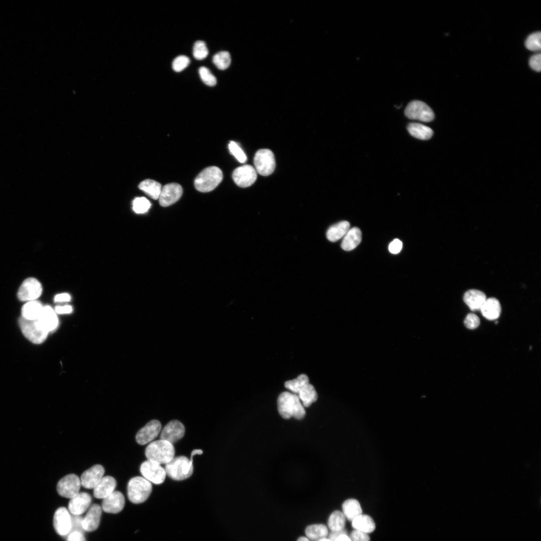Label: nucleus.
<instances>
[{
	"label": "nucleus",
	"mask_w": 541,
	"mask_h": 541,
	"mask_svg": "<svg viewBox=\"0 0 541 541\" xmlns=\"http://www.w3.org/2000/svg\"><path fill=\"white\" fill-rule=\"evenodd\" d=\"M201 449H194L191 452L190 459L185 456L174 457L165 464L166 474L175 480H182L189 478L193 473V457L194 455L202 454Z\"/></svg>",
	"instance_id": "obj_1"
},
{
	"label": "nucleus",
	"mask_w": 541,
	"mask_h": 541,
	"mask_svg": "<svg viewBox=\"0 0 541 541\" xmlns=\"http://www.w3.org/2000/svg\"><path fill=\"white\" fill-rule=\"evenodd\" d=\"M285 387L299 397L305 407H309L318 398L314 387L309 383L306 374H301L293 380L286 382Z\"/></svg>",
	"instance_id": "obj_2"
},
{
	"label": "nucleus",
	"mask_w": 541,
	"mask_h": 541,
	"mask_svg": "<svg viewBox=\"0 0 541 541\" xmlns=\"http://www.w3.org/2000/svg\"><path fill=\"white\" fill-rule=\"evenodd\" d=\"M277 403L278 411L285 419L293 417L302 419L305 415V408L298 396L295 394L287 391L282 393L278 397Z\"/></svg>",
	"instance_id": "obj_3"
},
{
	"label": "nucleus",
	"mask_w": 541,
	"mask_h": 541,
	"mask_svg": "<svg viewBox=\"0 0 541 541\" xmlns=\"http://www.w3.org/2000/svg\"><path fill=\"white\" fill-rule=\"evenodd\" d=\"M145 454L148 460L156 462L160 464H167L174 457L175 448L173 444L159 439L151 442L145 450Z\"/></svg>",
	"instance_id": "obj_4"
},
{
	"label": "nucleus",
	"mask_w": 541,
	"mask_h": 541,
	"mask_svg": "<svg viewBox=\"0 0 541 541\" xmlns=\"http://www.w3.org/2000/svg\"><path fill=\"white\" fill-rule=\"evenodd\" d=\"M222 179L223 174L220 168L216 166L208 167L196 176L194 186L200 192H209L216 187Z\"/></svg>",
	"instance_id": "obj_5"
},
{
	"label": "nucleus",
	"mask_w": 541,
	"mask_h": 541,
	"mask_svg": "<svg viewBox=\"0 0 541 541\" xmlns=\"http://www.w3.org/2000/svg\"><path fill=\"white\" fill-rule=\"evenodd\" d=\"M152 486L145 478L136 476L132 478L127 485L129 499L133 503H140L146 501L150 496Z\"/></svg>",
	"instance_id": "obj_6"
},
{
	"label": "nucleus",
	"mask_w": 541,
	"mask_h": 541,
	"mask_svg": "<svg viewBox=\"0 0 541 541\" xmlns=\"http://www.w3.org/2000/svg\"><path fill=\"white\" fill-rule=\"evenodd\" d=\"M19 323L25 337L34 344H40L47 339L49 333L44 329L37 320H30L21 317Z\"/></svg>",
	"instance_id": "obj_7"
},
{
	"label": "nucleus",
	"mask_w": 541,
	"mask_h": 541,
	"mask_svg": "<svg viewBox=\"0 0 541 541\" xmlns=\"http://www.w3.org/2000/svg\"><path fill=\"white\" fill-rule=\"evenodd\" d=\"M406 116L412 120H416L425 122L432 121L434 114L431 108L424 102L414 100L410 102L405 110Z\"/></svg>",
	"instance_id": "obj_8"
},
{
	"label": "nucleus",
	"mask_w": 541,
	"mask_h": 541,
	"mask_svg": "<svg viewBox=\"0 0 541 541\" xmlns=\"http://www.w3.org/2000/svg\"><path fill=\"white\" fill-rule=\"evenodd\" d=\"M254 165L257 173L262 176L271 174L276 167L274 153L268 149L258 150L254 157Z\"/></svg>",
	"instance_id": "obj_9"
},
{
	"label": "nucleus",
	"mask_w": 541,
	"mask_h": 541,
	"mask_svg": "<svg viewBox=\"0 0 541 541\" xmlns=\"http://www.w3.org/2000/svg\"><path fill=\"white\" fill-rule=\"evenodd\" d=\"M42 292L43 287L39 281L35 278L29 277L21 284L17 296L19 300L27 302L37 300Z\"/></svg>",
	"instance_id": "obj_10"
},
{
	"label": "nucleus",
	"mask_w": 541,
	"mask_h": 541,
	"mask_svg": "<svg viewBox=\"0 0 541 541\" xmlns=\"http://www.w3.org/2000/svg\"><path fill=\"white\" fill-rule=\"evenodd\" d=\"M140 471L144 478L156 484L163 483L166 475L165 468L161 464L149 460L141 464Z\"/></svg>",
	"instance_id": "obj_11"
},
{
	"label": "nucleus",
	"mask_w": 541,
	"mask_h": 541,
	"mask_svg": "<svg viewBox=\"0 0 541 541\" xmlns=\"http://www.w3.org/2000/svg\"><path fill=\"white\" fill-rule=\"evenodd\" d=\"M81 485L79 477L75 474H70L59 480L57 490L61 496L72 498L79 492Z\"/></svg>",
	"instance_id": "obj_12"
},
{
	"label": "nucleus",
	"mask_w": 541,
	"mask_h": 541,
	"mask_svg": "<svg viewBox=\"0 0 541 541\" xmlns=\"http://www.w3.org/2000/svg\"><path fill=\"white\" fill-rule=\"evenodd\" d=\"M232 178L238 186L249 187L255 181L257 178V172L251 165H244L236 168L233 171Z\"/></svg>",
	"instance_id": "obj_13"
},
{
	"label": "nucleus",
	"mask_w": 541,
	"mask_h": 541,
	"mask_svg": "<svg viewBox=\"0 0 541 541\" xmlns=\"http://www.w3.org/2000/svg\"><path fill=\"white\" fill-rule=\"evenodd\" d=\"M182 192V188L178 183L166 184L162 188L158 198L160 205L167 207L173 204L180 199Z\"/></svg>",
	"instance_id": "obj_14"
},
{
	"label": "nucleus",
	"mask_w": 541,
	"mask_h": 541,
	"mask_svg": "<svg viewBox=\"0 0 541 541\" xmlns=\"http://www.w3.org/2000/svg\"><path fill=\"white\" fill-rule=\"evenodd\" d=\"M53 525L56 532L62 536H67L72 528V517L65 507L59 508L53 518Z\"/></svg>",
	"instance_id": "obj_15"
},
{
	"label": "nucleus",
	"mask_w": 541,
	"mask_h": 541,
	"mask_svg": "<svg viewBox=\"0 0 541 541\" xmlns=\"http://www.w3.org/2000/svg\"><path fill=\"white\" fill-rule=\"evenodd\" d=\"M161 427V424L158 420H151L138 431L136 435L137 442L142 445L150 442L157 437Z\"/></svg>",
	"instance_id": "obj_16"
},
{
	"label": "nucleus",
	"mask_w": 541,
	"mask_h": 541,
	"mask_svg": "<svg viewBox=\"0 0 541 541\" xmlns=\"http://www.w3.org/2000/svg\"><path fill=\"white\" fill-rule=\"evenodd\" d=\"M185 434L184 425L177 420L168 422L162 430L160 439L165 440L173 444L181 439Z\"/></svg>",
	"instance_id": "obj_17"
},
{
	"label": "nucleus",
	"mask_w": 541,
	"mask_h": 541,
	"mask_svg": "<svg viewBox=\"0 0 541 541\" xmlns=\"http://www.w3.org/2000/svg\"><path fill=\"white\" fill-rule=\"evenodd\" d=\"M104 472L105 469L101 465H93L81 475V485L87 489L94 488L103 477Z\"/></svg>",
	"instance_id": "obj_18"
},
{
	"label": "nucleus",
	"mask_w": 541,
	"mask_h": 541,
	"mask_svg": "<svg viewBox=\"0 0 541 541\" xmlns=\"http://www.w3.org/2000/svg\"><path fill=\"white\" fill-rule=\"evenodd\" d=\"M91 501L89 494L85 492H79L71 498L68 504L69 510L73 515H80L88 508Z\"/></svg>",
	"instance_id": "obj_19"
},
{
	"label": "nucleus",
	"mask_w": 541,
	"mask_h": 541,
	"mask_svg": "<svg viewBox=\"0 0 541 541\" xmlns=\"http://www.w3.org/2000/svg\"><path fill=\"white\" fill-rule=\"evenodd\" d=\"M125 504V498L123 494L118 491H114L103 499L102 508L107 513H117L120 512Z\"/></svg>",
	"instance_id": "obj_20"
},
{
	"label": "nucleus",
	"mask_w": 541,
	"mask_h": 541,
	"mask_svg": "<svg viewBox=\"0 0 541 541\" xmlns=\"http://www.w3.org/2000/svg\"><path fill=\"white\" fill-rule=\"evenodd\" d=\"M102 509L98 504H93L89 508L85 517L83 519L82 525L86 531H93L98 527L101 519Z\"/></svg>",
	"instance_id": "obj_21"
},
{
	"label": "nucleus",
	"mask_w": 541,
	"mask_h": 541,
	"mask_svg": "<svg viewBox=\"0 0 541 541\" xmlns=\"http://www.w3.org/2000/svg\"><path fill=\"white\" fill-rule=\"evenodd\" d=\"M37 321L41 326L48 333L55 330L59 324L57 313L50 306L43 307Z\"/></svg>",
	"instance_id": "obj_22"
},
{
	"label": "nucleus",
	"mask_w": 541,
	"mask_h": 541,
	"mask_svg": "<svg viewBox=\"0 0 541 541\" xmlns=\"http://www.w3.org/2000/svg\"><path fill=\"white\" fill-rule=\"evenodd\" d=\"M117 482L115 479L111 476H103L94 489V496L97 498L106 497L115 489Z\"/></svg>",
	"instance_id": "obj_23"
},
{
	"label": "nucleus",
	"mask_w": 541,
	"mask_h": 541,
	"mask_svg": "<svg viewBox=\"0 0 541 541\" xmlns=\"http://www.w3.org/2000/svg\"><path fill=\"white\" fill-rule=\"evenodd\" d=\"M483 316L489 320L497 319L501 313V306L498 300L494 298L486 299L480 309Z\"/></svg>",
	"instance_id": "obj_24"
},
{
	"label": "nucleus",
	"mask_w": 541,
	"mask_h": 541,
	"mask_svg": "<svg viewBox=\"0 0 541 541\" xmlns=\"http://www.w3.org/2000/svg\"><path fill=\"white\" fill-rule=\"evenodd\" d=\"M486 299L485 294L477 290H469L464 295L463 300L471 311L480 310Z\"/></svg>",
	"instance_id": "obj_25"
},
{
	"label": "nucleus",
	"mask_w": 541,
	"mask_h": 541,
	"mask_svg": "<svg viewBox=\"0 0 541 541\" xmlns=\"http://www.w3.org/2000/svg\"><path fill=\"white\" fill-rule=\"evenodd\" d=\"M361 239L362 233L360 229L358 227H353L349 229L343 237L341 247L345 250H351L359 244Z\"/></svg>",
	"instance_id": "obj_26"
},
{
	"label": "nucleus",
	"mask_w": 541,
	"mask_h": 541,
	"mask_svg": "<svg viewBox=\"0 0 541 541\" xmlns=\"http://www.w3.org/2000/svg\"><path fill=\"white\" fill-rule=\"evenodd\" d=\"M43 307L37 300L27 302L22 308V317L30 320H37Z\"/></svg>",
	"instance_id": "obj_27"
},
{
	"label": "nucleus",
	"mask_w": 541,
	"mask_h": 541,
	"mask_svg": "<svg viewBox=\"0 0 541 541\" xmlns=\"http://www.w3.org/2000/svg\"><path fill=\"white\" fill-rule=\"evenodd\" d=\"M352 526L355 529L368 533L375 530L376 525L370 516L361 514L352 521Z\"/></svg>",
	"instance_id": "obj_28"
},
{
	"label": "nucleus",
	"mask_w": 541,
	"mask_h": 541,
	"mask_svg": "<svg viewBox=\"0 0 541 541\" xmlns=\"http://www.w3.org/2000/svg\"><path fill=\"white\" fill-rule=\"evenodd\" d=\"M350 223L347 221H342L332 225L328 229L326 236L329 240L336 241L343 237L350 229Z\"/></svg>",
	"instance_id": "obj_29"
},
{
	"label": "nucleus",
	"mask_w": 541,
	"mask_h": 541,
	"mask_svg": "<svg viewBox=\"0 0 541 541\" xmlns=\"http://www.w3.org/2000/svg\"><path fill=\"white\" fill-rule=\"evenodd\" d=\"M407 129L411 136L420 140L429 139L433 134V130L430 127L418 123L409 124Z\"/></svg>",
	"instance_id": "obj_30"
},
{
	"label": "nucleus",
	"mask_w": 541,
	"mask_h": 541,
	"mask_svg": "<svg viewBox=\"0 0 541 541\" xmlns=\"http://www.w3.org/2000/svg\"><path fill=\"white\" fill-rule=\"evenodd\" d=\"M343 513L349 521H352L362 514V509L359 501L355 499H349L342 504Z\"/></svg>",
	"instance_id": "obj_31"
},
{
	"label": "nucleus",
	"mask_w": 541,
	"mask_h": 541,
	"mask_svg": "<svg viewBox=\"0 0 541 541\" xmlns=\"http://www.w3.org/2000/svg\"><path fill=\"white\" fill-rule=\"evenodd\" d=\"M139 188L154 200L159 198L162 189L161 184L152 179H146L139 184Z\"/></svg>",
	"instance_id": "obj_32"
},
{
	"label": "nucleus",
	"mask_w": 541,
	"mask_h": 541,
	"mask_svg": "<svg viewBox=\"0 0 541 541\" xmlns=\"http://www.w3.org/2000/svg\"><path fill=\"white\" fill-rule=\"evenodd\" d=\"M305 533L311 541H318L327 538L328 529L324 524H315L308 526L305 529Z\"/></svg>",
	"instance_id": "obj_33"
},
{
	"label": "nucleus",
	"mask_w": 541,
	"mask_h": 541,
	"mask_svg": "<svg viewBox=\"0 0 541 541\" xmlns=\"http://www.w3.org/2000/svg\"><path fill=\"white\" fill-rule=\"evenodd\" d=\"M346 517L342 512L336 510L332 512L328 519V525L331 531H339L344 529Z\"/></svg>",
	"instance_id": "obj_34"
},
{
	"label": "nucleus",
	"mask_w": 541,
	"mask_h": 541,
	"mask_svg": "<svg viewBox=\"0 0 541 541\" xmlns=\"http://www.w3.org/2000/svg\"><path fill=\"white\" fill-rule=\"evenodd\" d=\"M212 62L219 70L227 69L231 63L230 54L227 51H221L215 54L212 58Z\"/></svg>",
	"instance_id": "obj_35"
},
{
	"label": "nucleus",
	"mask_w": 541,
	"mask_h": 541,
	"mask_svg": "<svg viewBox=\"0 0 541 541\" xmlns=\"http://www.w3.org/2000/svg\"><path fill=\"white\" fill-rule=\"evenodd\" d=\"M151 207L150 201L145 197H137L135 198L132 203L133 211L138 214L146 213Z\"/></svg>",
	"instance_id": "obj_36"
},
{
	"label": "nucleus",
	"mask_w": 541,
	"mask_h": 541,
	"mask_svg": "<svg viewBox=\"0 0 541 541\" xmlns=\"http://www.w3.org/2000/svg\"><path fill=\"white\" fill-rule=\"evenodd\" d=\"M541 34L540 32L530 34L525 42L526 48L530 51H536L540 49Z\"/></svg>",
	"instance_id": "obj_37"
},
{
	"label": "nucleus",
	"mask_w": 541,
	"mask_h": 541,
	"mask_svg": "<svg viewBox=\"0 0 541 541\" xmlns=\"http://www.w3.org/2000/svg\"><path fill=\"white\" fill-rule=\"evenodd\" d=\"M208 54V51L205 43L202 41H196L193 46V55L195 59L201 60L205 58Z\"/></svg>",
	"instance_id": "obj_38"
},
{
	"label": "nucleus",
	"mask_w": 541,
	"mask_h": 541,
	"mask_svg": "<svg viewBox=\"0 0 541 541\" xmlns=\"http://www.w3.org/2000/svg\"><path fill=\"white\" fill-rule=\"evenodd\" d=\"M198 71L200 77L205 84L210 87L214 86L216 84V78L208 69L205 67H201Z\"/></svg>",
	"instance_id": "obj_39"
},
{
	"label": "nucleus",
	"mask_w": 541,
	"mask_h": 541,
	"mask_svg": "<svg viewBox=\"0 0 541 541\" xmlns=\"http://www.w3.org/2000/svg\"><path fill=\"white\" fill-rule=\"evenodd\" d=\"M228 148L230 153L240 163H244L246 160V156L238 145L234 141H230Z\"/></svg>",
	"instance_id": "obj_40"
},
{
	"label": "nucleus",
	"mask_w": 541,
	"mask_h": 541,
	"mask_svg": "<svg viewBox=\"0 0 541 541\" xmlns=\"http://www.w3.org/2000/svg\"><path fill=\"white\" fill-rule=\"evenodd\" d=\"M190 63L188 57L184 55L177 57L172 62V68L175 72H179L184 70Z\"/></svg>",
	"instance_id": "obj_41"
},
{
	"label": "nucleus",
	"mask_w": 541,
	"mask_h": 541,
	"mask_svg": "<svg viewBox=\"0 0 541 541\" xmlns=\"http://www.w3.org/2000/svg\"><path fill=\"white\" fill-rule=\"evenodd\" d=\"M464 323L465 326L468 329H474L479 325L480 319L475 314L469 313L466 316Z\"/></svg>",
	"instance_id": "obj_42"
},
{
	"label": "nucleus",
	"mask_w": 541,
	"mask_h": 541,
	"mask_svg": "<svg viewBox=\"0 0 541 541\" xmlns=\"http://www.w3.org/2000/svg\"><path fill=\"white\" fill-rule=\"evenodd\" d=\"M351 541H370V537L368 533L354 529L350 533L349 536Z\"/></svg>",
	"instance_id": "obj_43"
},
{
	"label": "nucleus",
	"mask_w": 541,
	"mask_h": 541,
	"mask_svg": "<svg viewBox=\"0 0 541 541\" xmlns=\"http://www.w3.org/2000/svg\"><path fill=\"white\" fill-rule=\"evenodd\" d=\"M529 64L532 69L536 72H540L541 69L540 54L539 53L531 57L529 61Z\"/></svg>",
	"instance_id": "obj_44"
},
{
	"label": "nucleus",
	"mask_w": 541,
	"mask_h": 541,
	"mask_svg": "<svg viewBox=\"0 0 541 541\" xmlns=\"http://www.w3.org/2000/svg\"><path fill=\"white\" fill-rule=\"evenodd\" d=\"M402 242L398 239H395L389 245V251L393 254L398 253L402 249Z\"/></svg>",
	"instance_id": "obj_45"
},
{
	"label": "nucleus",
	"mask_w": 541,
	"mask_h": 541,
	"mask_svg": "<svg viewBox=\"0 0 541 541\" xmlns=\"http://www.w3.org/2000/svg\"><path fill=\"white\" fill-rule=\"evenodd\" d=\"M66 541H86L83 533L80 531H73L67 535Z\"/></svg>",
	"instance_id": "obj_46"
},
{
	"label": "nucleus",
	"mask_w": 541,
	"mask_h": 541,
	"mask_svg": "<svg viewBox=\"0 0 541 541\" xmlns=\"http://www.w3.org/2000/svg\"><path fill=\"white\" fill-rule=\"evenodd\" d=\"M55 311L57 314H68L72 312L73 308L69 305L58 306L55 307Z\"/></svg>",
	"instance_id": "obj_47"
},
{
	"label": "nucleus",
	"mask_w": 541,
	"mask_h": 541,
	"mask_svg": "<svg viewBox=\"0 0 541 541\" xmlns=\"http://www.w3.org/2000/svg\"><path fill=\"white\" fill-rule=\"evenodd\" d=\"M71 299V296L68 293H61L56 295L54 297V302L56 303L68 302Z\"/></svg>",
	"instance_id": "obj_48"
},
{
	"label": "nucleus",
	"mask_w": 541,
	"mask_h": 541,
	"mask_svg": "<svg viewBox=\"0 0 541 541\" xmlns=\"http://www.w3.org/2000/svg\"><path fill=\"white\" fill-rule=\"evenodd\" d=\"M347 531L344 529L339 531H331L329 535L328 538L331 541H335L336 539L342 534H347Z\"/></svg>",
	"instance_id": "obj_49"
},
{
	"label": "nucleus",
	"mask_w": 541,
	"mask_h": 541,
	"mask_svg": "<svg viewBox=\"0 0 541 541\" xmlns=\"http://www.w3.org/2000/svg\"><path fill=\"white\" fill-rule=\"evenodd\" d=\"M335 541H351V539L347 534H342Z\"/></svg>",
	"instance_id": "obj_50"
},
{
	"label": "nucleus",
	"mask_w": 541,
	"mask_h": 541,
	"mask_svg": "<svg viewBox=\"0 0 541 541\" xmlns=\"http://www.w3.org/2000/svg\"><path fill=\"white\" fill-rule=\"evenodd\" d=\"M297 541H311V540L307 537L301 536L298 539Z\"/></svg>",
	"instance_id": "obj_51"
},
{
	"label": "nucleus",
	"mask_w": 541,
	"mask_h": 541,
	"mask_svg": "<svg viewBox=\"0 0 541 541\" xmlns=\"http://www.w3.org/2000/svg\"><path fill=\"white\" fill-rule=\"evenodd\" d=\"M318 541H331V540L330 539H329L328 538H325L320 539V540H319Z\"/></svg>",
	"instance_id": "obj_52"
}]
</instances>
